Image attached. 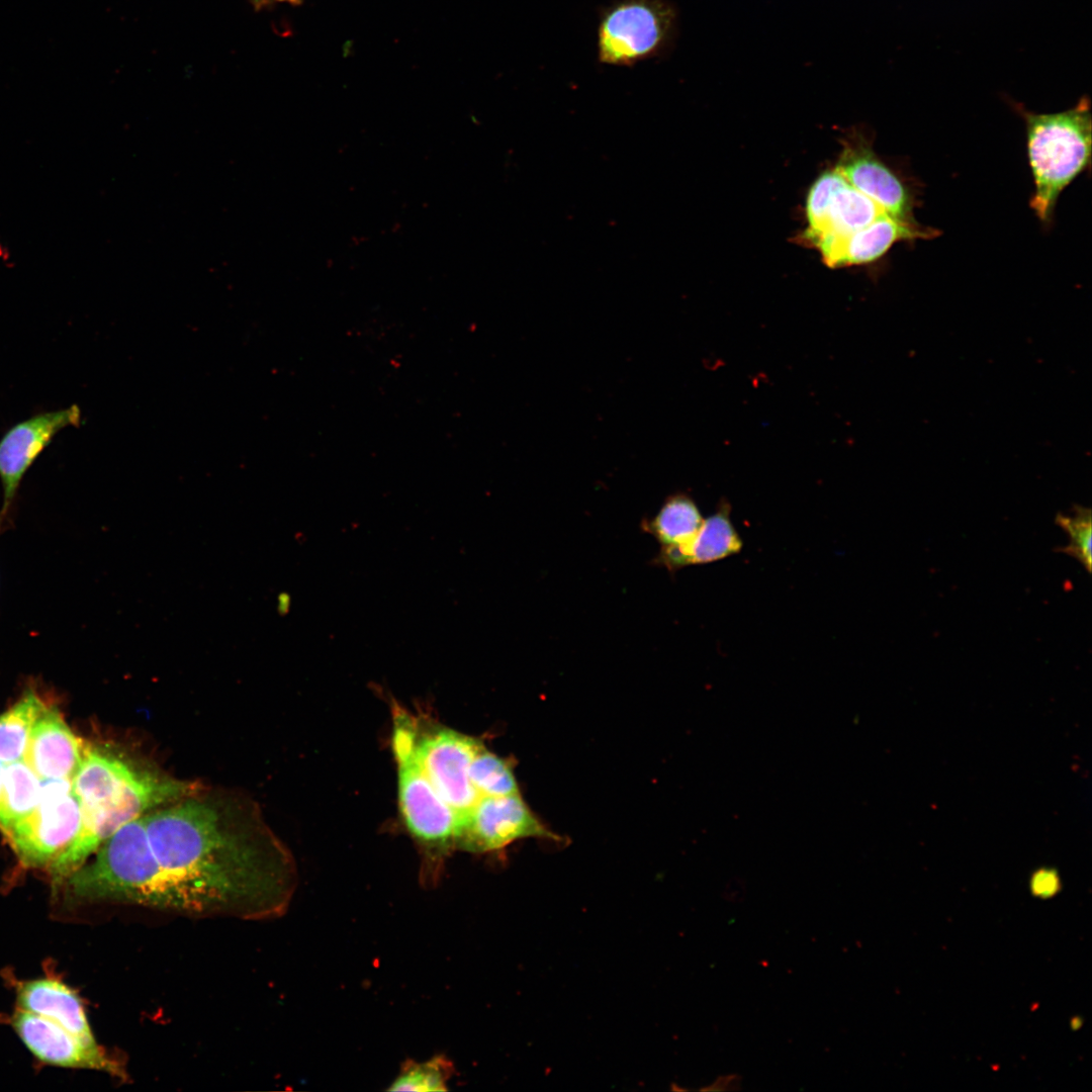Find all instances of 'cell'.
I'll list each match as a JSON object with an SVG mask.
<instances>
[{
  "label": "cell",
  "instance_id": "2e32d148",
  "mask_svg": "<svg viewBox=\"0 0 1092 1092\" xmlns=\"http://www.w3.org/2000/svg\"><path fill=\"white\" fill-rule=\"evenodd\" d=\"M743 542L731 520V506L722 499L685 545L661 547L652 563L674 573L678 569L722 560L739 553Z\"/></svg>",
  "mask_w": 1092,
  "mask_h": 1092
},
{
  "label": "cell",
  "instance_id": "ac0fdd59",
  "mask_svg": "<svg viewBox=\"0 0 1092 1092\" xmlns=\"http://www.w3.org/2000/svg\"><path fill=\"white\" fill-rule=\"evenodd\" d=\"M40 782L24 759L5 764L0 787V829L6 836L37 806Z\"/></svg>",
  "mask_w": 1092,
  "mask_h": 1092
},
{
  "label": "cell",
  "instance_id": "ba28073f",
  "mask_svg": "<svg viewBox=\"0 0 1092 1092\" xmlns=\"http://www.w3.org/2000/svg\"><path fill=\"white\" fill-rule=\"evenodd\" d=\"M528 837L557 839L534 815L520 794L483 796L460 821L455 849L488 852Z\"/></svg>",
  "mask_w": 1092,
  "mask_h": 1092
},
{
  "label": "cell",
  "instance_id": "9c48e42d",
  "mask_svg": "<svg viewBox=\"0 0 1092 1092\" xmlns=\"http://www.w3.org/2000/svg\"><path fill=\"white\" fill-rule=\"evenodd\" d=\"M81 410L77 404L34 414L10 427L0 438V482L3 506L0 526L15 502L21 481L54 438L64 429L79 427Z\"/></svg>",
  "mask_w": 1092,
  "mask_h": 1092
},
{
  "label": "cell",
  "instance_id": "8fae6325",
  "mask_svg": "<svg viewBox=\"0 0 1092 1092\" xmlns=\"http://www.w3.org/2000/svg\"><path fill=\"white\" fill-rule=\"evenodd\" d=\"M806 212L809 222L807 238L819 235L847 236L887 213L853 188L836 169L825 172L812 185Z\"/></svg>",
  "mask_w": 1092,
  "mask_h": 1092
},
{
  "label": "cell",
  "instance_id": "7c38bea8",
  "mask_svg": "<svg viewBox=\"0 0 1092 1092\" xmlns=\"http://www.w3.org/2000/svg\"><path fill=\"white\" fill-rule=\"evenodd\" d=\"M937 236L935 229L884 213L866 228L847 236L819 235L807 239L820 251L825 264L836 268L873 262L899 241Z\"/></svg>",
  "mask_w": 1092,
  "mask_h": 1092
},
{
  "label": "cell",
  "instance_id": "4fadbf2b",
  "mask_svg": "<svg viewBox=\"0 0 1092 1092\" xmlns=\"http://www.w3.org/2000/svg\"><path fill=\"white\" fill-rule=\"evenodd\" d=\"M146 766L120 751L86 744L71 779L82 812L102 810L119 802Z\"/></svg>",
  "mask_w": 1092,
  "mask_h": 1092
},
{
  "label": "cell",
  "instance_id": "30bf717a",
  "mask_svg": "<svg viewBox=\"0 0 1092 1092\" xmlns=\"http://www.w3.org/2000/svg\"><path fill=\"white\" fill-rule=\"evenodd\" d=\"M9 1023L38 1061L61 1068L86 1069L125 1078L124 1068L95 1040L48 1018L16 1008Z\"/></svg>",
  "mask_w": 1092,
  "mask_h": 1092
},
{
  "label": "cell",
  "instance_id": "5b68a950",
  "mask_svg": "<svg viewBox=\"0 0 1092 1092\" xmlns=\"http://www.w3.org/2000/svg\"><path fill=\"white\" fill-rule=\"evenodd\" d=\"M392 752L397 764L399 811L406 829L427 853L423 881L431 884L437 879L439 860L455 849L459 819L418 767L412 741L393 745Z\"/></svg>",
  "mask_w": 1092,
  "mask_h": 1092
},
{
  "label": "cell",
  "instance_id": "44dd1931",
  "mask_svg": "<svg viewBox=\"0 0 1092 1092\" xmlns=\"http://www.w3.org/2000/svg\"><path fill=\"white\" fill-rule=\"evenodd\" d=\"M469 779L480 797L520 794L513 768L508 760L483 746L469 766Z\"/></svg>",
  "mask_w": 1092,
  "mask_h": 1092
},
{
  "label": "cell",
  "instance_id": "5bb4252c",
  "mask_svg": "<svg viewBox=\"0 0 1092 1092\" xmlns=\"http://www.w3.org/2000/svg\"><path fill=\"white\" fill-rule=\"evenodd\" d=\"M857 191L879 204L888 214L907 221L913 215L914 198L900 178L878 159L872 147L858 141L846 147L835 168Z\"/></svg>",
  "mask_w": 1092,
  "mask_h": 1092
},
{
  "label": "cell",
  "instance_id": "d6986e66",
  "mask_svg": "<svg viewBox=\"0 0 1092 1092\" xmlns=\"http://www.w3.org/2000/svg\"><path fill=\"white\" fill-rule=\"evenodd\" d=\"M704 518L687 493L668 496L652 519H644L641 528L652 535L661 547L688 544L700 529Z\"/></svg>",
  "mask_w": 1092,
  "mask_h": 1092
},
{
  "label": "cell",
  "instance_id": "7402d4cb",
  "mask_svg": "<svg viewBox=\"0 0 1092 1092\" xmlns=\"http://www.w3.org/2000/svg\"><path fill=\"white\" fill-rule=\"evenodd\" d=\"M453 1075V1064L443 1055L425 1062L406 1060L388 1091H445Z\"/></svg>",
  "mask_w": 1092,
  "mask_h": 1092
},
{
  "label": "cell",
  "instance_id": "d4e9b609",
  "mask_svg": "<svg viewBox=\"0 0 1092 1092\" xmlns=\"http://www.w3.org/2000/svg\"><path fill=\"white\" fill-rule=\"evenodd\" d=\"M12 259L13 255L9 246L3 242H0V262L3 264H9Z\"/></svg>",
  "mask_w": 1092,
  "mask_h": 1092
},
{
  "label": "cell",
  "instance_id": "ffe728a7",
  "mask_svg": "<svg viewBox=\"0 0 1092 1092\" xmlns=\"http://www.w3.org/2000/svg\"><path fill=\"white\" fill-rule=\"evenodd\" d=\"M46 702L33 690H27L8 710L0 714V760L5 764L24 758L32 727Z\"/></svg>",
  "mask_w": 1092,
  "mask_h": 1092
},
{
  "label": "cell",
  "instance_id": "4316f807",
  "mask_svg": "<svg viewBox=\"0 0 1092 1092\" xmlns=\"http://www.w3.org/2000/svg\"><path fill=\"white\" fill-rule=\"evenodd\" d=\"M1082 1020L1080 1018H1073L1070 1022L1072 1029L1077 1030L1082 1026Z\"/></svg>",
  "mask_w": 1092,
  "mask_h": 1092
},
{
  "label": "cell",
  "instance_id": "f1b7e54d",
  "mask_svg": "<svg viewBox=\"0 0 1092 1092\" xmlns=\"http://www.w3.org/2000/svg\"><path fill=\"white\" fill-rule=\"evenodd\" d=\"M0 529H1V526H0Z\"/></svg>",
  "mask_w": 1092,
  "mask_h": 1092
},
{
  "label": "cell",
  "instance_id": "3957f363",
  "mask_svg": "<svg viewBox=\"0 0 1092 1092\" xmlns=\"http://www.w3.org/2000/svg\"><path fill=\"white\" fill-rule=\"evenodd\" d=\"M201 790L194 782L179 780L147 766L119 802L95 812H82L79 833L48 869L53 884L61 886L126 823Z\"/></svg>",
  "mask_w": 1092,
  "mask_h": 1092
},
{
  "label": "cell",
  "instance_id": "52a82bcc",
  "mask_svg": "<svg viewBox=\"0 0 1092 1092\" xmlns=\"http://www.w3.org/2000/svg\"><path fill=\"white\" fill-rule=\"evenodd\" d=\"M82 825V808L71 779H41L35 809L7 835L23 867L49 869Z\"/></svg>",
  "mask_w": 1092,
  "mask_h": 1092
},
{
  "label": "cell",
  "instance_id": "277c9868",
  "mask_svg": "<svg viewBox=\"0 0 1092 1092\" xmlns=\"http://www.w3.org/2000/svg\"><path fill=\"white\" fill-rule=\"evenodd\" d=\"M675 12L666 0H615L600 14V63L631 67L661 56L669 47Z\"/></svg>",
  "mask_w": 1092,
  "mask_h": 1092
},
{
  "label": "cell",
  "instance_id": "cb8c5ba5",
  "mask_svg": "<svg viewBox=\"0 0 1092 1092\" xmlns=\"http://www.w3.org/2000/svg\"><path fill=\"white\" fill-rule=\"evenodd\" d=\"M1029 889L1035 898H1052L1057 895L1061 889L1059 875L1051 869H1040L1032 875Z\"/></svg>",
  "mask_w": 1092,
  "mask_h": 1092
},
{
  "label": "cell",
  "instance_id": "603a6c76",
  "mask_svg": "<svg viewBox=\"0 0 1092 1092\" xmlns=\"http://www.w3.org/2000/svg\"><path fill=\"white\" fill-rule=\"evenodd\" d=\"M1056 523L1070 536V544L1058 551L1079 560L1088 572H1091V511L1080 506L1074 507L1073 515L1059 514Z\"/></svg>",
  "mask_w": 1092,
  "mask_h": 1092
},
{
  "label": "cell",
  "instance_id": "484cf974",
  "mask_svg": "<svg viewBox=\"0 0 1092 1092\" xmlns=\"http://www.w3.org/2000/svg\"><path fill=\"white\" fill-rule=\"evenodd\" d=\"M301 0H257L259 4H269L273 2H289L298 4Z\"/></svg>",
  "mask_w": 1092,
  "mask_h": 1092
},
{
  "label": "cell",
  "instance_id": "7a4b0ae2",
  "mask_svg": "<svg viewBox=\"0 0 1092 1092\" xmlns=\"http://www.w3.org/2000/svg\"><path fill=\"white\" fill-rule=\"evenodd\" d=\"M1021 113L1034 181L1030 206L1042 222H1049L1062 191L1090 164V103L1082 98L1065 111Z\"/></svg>",
  "mask_w": 1092,
  "mask_h": 1092
},
{
  "label": "cell",
  "instance_id": "e0dca14e",
  "mask_svg": "<svg viewBox=\"0 0 1092 1092\" xmlns=\"http://www.w3.org/2000/svg\"><path fill=\"white\" fill-rule=\"evenodd\" d=\"M16 1008L53 1020L78 1035L95 1040L79 995L62 979L43 977L16 980L13 984Z\"/></svg>",
  "mask_w": 1092,
  "mask_h": 1092
},
{
  "label": "cell",
  "instance_id": "6da1fadb",
  "mask_svg": "<svg viewBox=\"0 0 1092 1092\" xmlns=\"http://www.w3.org/2000/svg\"><path fill=\"white\" fill-rule=\"evenodd\" d=\"M152 854L134 905L248 920L284 913L296 884L293 859L258 812L201 791L144 816Z\"/></svg>",
  "mask_w": 1092,
  "mask_h": 1092
},
{
  "label": "cell",
  "instance_id": "9a60e30c",
  "mask_svg": "<svg viewBox=\"0 0 1092 1092\" xmlns=\"http://www.w3.org/2000/svg\"><path fill=\"white\" fill-rule=\"evenodd\" d=\"M86 744L55 706H46L29 737L24 760L40 779H72Z\"/></svg>",
  "mask_w": 1092,
  "mask_h": 1092
},
{
  "label": "cell",
  "instance_id": "8992f818",
  "mask_svg": "<svg viewBox=\"0 0 1092 1092\" xmlns=\"http://www.w3.org/2000/svg\"><path fill=\"white\" fill-rule=\"evenodd\" d=\"M411 723L413 757L460 823L480 798L470 782L469 766L484 745L473 736L430 724L412 714Z\"/></svg>",
  "mask_w": 1092,
  "mask_h": 1092
},
{
  "label": "cell",
  "instance_id": "83f0119b",
  "mask_svg": "<svg viewBox=\"0 0 1092 1092\" xmlns=\"http://www.w3.org/2000/svg\"><path fill=\"white\" fill-rule=\"evenodd\" d=\"M4 768H5V763L0 760V787H1V782H2V778H3Z\"/></svg>",
  "mask_w": 1092,
  "mask_h": 1092
}]
</instances>
